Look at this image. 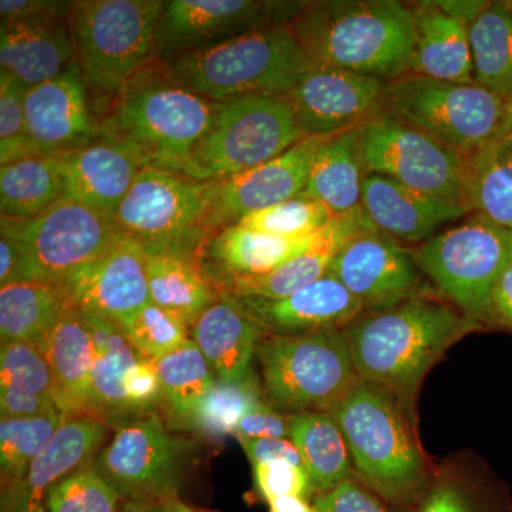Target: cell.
I'll list each match as a JSON object with an SVG mask.
<instances>
[{"instance_id":"obj_17","label":"cell","mask_w":512,"mask_h":512,"mask_svg":"<svg viewBox=\"0 0 512 512\" xmlns=\"http://www.w3.org/2000/svg\"><path fill=\"white\" fill-rule=\"evenodd\" d=\"M386 83L349 70L311 66L286 99L306 137L335 136L362 126L382 110Z\"/></svg>"},{"instance_id":"obj_27","label":"cell","mask_w":512,"mask_h":512,"mask_svg":"<svg viewBox=\"0 0 512 512\" xmlns=\"http://www.w3.org/2000/svg\"><path fill=\"white\" fill-rule=\"evenodd\" d=\"M191 339L215 376L242 377L252 372L259 342L268 335L232 296H221L191 325Z\"/></svg>"},{"instance_id":"obj_32","label":"cell","mask_w":512,"mask_h":512,"mask_svg":"<svg viewBox=\"0 0 512 512\" xmlns=\"http://www.w3.org/2000/svg\"><path fill=\"white\" fill-rule=\"evenodd\" d=\"M414 512H511V507L484 468L464 453L436 464Z\"/></svg>"},{"instance_id":"obj_40","label":"cell","mask_w":512,"mask_h":512,"mask_svg":"<svg viewBox=\"0 0 512 512\" xmlns=\"http://www.w3.org/2000/svg\"><path fill=\"white\" fill-rule=\"evenodd\" d=\"M265 403L264 387L254 370L234 379L215 376L210 390L185 424L204 439L224 440L234 434L245 414Z\"/></svg>"},{"instance_id":"obj_29","label":"cell","mask_w":512,"mask_h":512,"mask_svg":"<svg viewBox=\"0 0 512 512\" xmlns=\"http://www.w3.org/2000/svg\"><path fill=\"white\" fill-rule=\"evenodd\" d=\"M414 50L412 73L444 82L473 83L468 26L434 2L412 6Z\"/></svg>"},{"instance_id":"obj_9","label":"cell","mask_w":512,"mask_h":512,"mask_svg":"<svg viewBox=\"0 0 512 512\" xmlns=\"http://www.w3.org/2000/svg\"><path fill=\"white\" fill-rule=\"evenodd\" d=\"M437 293L480 330L493 328L491 293L512 261V231L480 212L409 248Z\"/></svg>"},{"instance_id":"obj_51","label":"cell","mask_w":512,"mask_h":512,"mask_svg":"<svg viewBox=\"0 0 512 512\" xmlns=\"http://www.w3.org/2000/svg\"><path fill=\"white\" fill-rule=\"evenodd\" d=\"M232 436L239 443L249 440L289 439V416L278 412L269 403L262 404L239 420Z\"/></svg>"},{"instance_id":"obj_42","label":"cell","mask_w":512,"mask_h":512,"mask_svg":"<svg viewBox=\"0 0 512 512\" xmlns=\"http://www.w3.org/2000/svg\"><path fill=\"white\" fill-rule=\"evenodd\" d=\"M64 420L62 412L28 419H0L2 488L12 487L25 477L30 464L45 450Z\"/></svg>"},{"instance_id":"obj_18","label":"cell","mask_w":512,"mask_h":512,"mask_svg":"<svg viewBox=\"0 0 512 512\" xmlns=\"http://www.w3.org/2000/svg\"><path fill=\"white\" fill-rule=\"evenodd\" d=\"M25 114L33 150L42 156H66L99 137L100 119L77 63L62 76L29 89Z\"/></svg>"},{"instance_id":"obj_28","label":"cell","mask_w":512,"mask_h":512,"mask_svg":"<svg viewBox=\"0 0 512 512\" xmlns=\"http://www.w3.org/2000/svg\"><path fill=\"white\" fill-rule=\"evenodd\" d=\"M56 382V403L64 417L90 416L94 349L82 311L69 306L40 345Z\"/></svg>"},{"instance_id":"obj_57","label":"cell","mask_w":512,"mask_h":512,"mask_svg":"<svg viewBox=\"0 0 512 512\" xmlns=\"http://www.w3.org/2000/svg\"><path fill=\"white\" fill-rule=\"evenodd\" d=\"M443 12H446L447 15L453 16L464 25L470 26L471 23L476 22L478 16L487 9V6L490 5V2H473V0H448V2H434Z\"/></svg>"},{"instance_id":"obj_31","label":"cell","mask_w":512,"mask_h":512,"mask_svg":"<svg viewBox=\"0 0 512 512\" xmlns=\"http://www.w3.org/2000/svg\"><path fill=\"white\" fill-rule=\"evenodd\" d=\"M82 313L92 335L94 349L90 416L104 421L107 426L111 421L121 420V424L126 423L124 417L130 414L127 410L124 379L140 356L128 342L119 323L99 313Z\"/></svg>"},{"instance_id":"obj_53","label":"cell","mask_w":512,"mask_h":512,"mask_svg":"<svg viewBox=\"0 0 512 512\" xmlns=\"http://www.w3.org/2000/svg\"><path fill=\"white\" fill-rule=\"evenodd\" d=\"M70 8H72V2H59V0H2L0 20L6 23L60 18V16L69 15Z\"/></svg>"},{"instance_id":"obj_21","label":"cell","mask_w":512,"mask_h":512,"mask_svg":"<svg viewBox=\"0 0 512 512\" xmlns=\"http://www.w3.org/2000/svg\"><path fill=\"white\" fill-rule=\"evenodd\" d=\"M60 165L63 200L79 202L111 218L138 174L148 167L136 148L100 134L89 146L60 156Z\"/></svg>"},{"instance_id":"obj_47","label":"cell","mask_w":512,"mask_h":512,"mask_svg":"<svg viewBox=\"0 0 512 512\" xmlns=\"http://www.w3.org/2000/svg\"><path fill=\"white\" fill-rule=\"evenodd\" d=\"M26 89L9 74L0 72V164L35 156L26 124Z\"/></svg>"},{"instance_id":"obj_22","label":"cell","mask_w":512,"mask_h":512,"mask_svg":"<svg viewBox=\"0 0 512 512\" xmlns=\"http://www.w3.org/2000/svg\"><path fill=\"white\" fill-rule=\"evenodd\" d=\"M107 431L109 426L96 417H67L25 477L2 488V512H47L49 488L90 461L103 446Z\"/></svg>"},{"instance_id":"obj_33","label":"cell","mask_w":512,"mask_h":512,"mask_svg":"<svg viewBox=\"0 0 512 512\" xmlns=\"http://www.w3.org/2000/svg\"><path fill=\"white\" fill-rule=\"evenodd\" d=\"M366 171L357 128L326 138L313 160L302 194L322 202L333 215L362 207Z\"/></svg>"},{"instance_id":"obj_23","label":"cell","mask_w":512,"mask_h":512,"mask_svg":"<svg viewBox=\"0 0 512 512\" xmlns=\"http://www.w3.org/2000/svg\"><path fill=\"white\" fill-rule=\"evenodd\" d=\"M235 299L266 332L275 335L345 329L365 312L355 296L332 274L284 298Z\"/></svg>"},{"instance_id":"obj_58","label":"cell","mask_w":512,"mask_h":512,"mask_svg":"<svg viewBox=\"0 0 512 512\" xmlns=\"http://www.w3.org/2000/svg\"><path fill=\"white\" fill-rule=\"evenodd\" d=\"M268 505L269 512H319L313 501L303 497H282Z\"/></svg>"},{"instance_id":"obj_5","label":"cell","mask_w":512,"mask_h":512,"mask_svg":"<svg viewBox=\"0 0 512 512\" xmlns=\"http://www.w3.org/2000/svg\"><path fill=\"white\" fill-rule=\"evenodd\" d=\"M161 62L191 92L221 103L286 96L312 66L286 25L252 30Z\"/></svg>"},{"instance_id":"obj_25","label":"cell","mask_w":512,"mask_h":512,"mask_svg":"<svg viewBox=\"0 0 512 512\" xmlns=\"http://www.w3.org/2000/svg\"><path fill=\"white\" fill-rule=\"evenodd\" d=\"M76 63L67 16L6 22L0 26L2 72L26 89L66 73Z\"/></svg>"},{"instance_id":"obj_54","label":"cell","mask_w":512,"mask_h":512,"mask_svg":"<svg viewBox=\"0 0 512 512\" xmlns=\"http://www.w3.org/2000/svg\"><path fill=\"white\" fill-rule=\"evenodd\" d=\"M245 456L252 466L271 461H285V463L302 466L301 454L291 439H265L241 441Z\"/></svg>"},{"instance_id":"obj_63","label":"cell","mask_w":512,"mask_h":512,"mask_svg":"<svg viewBox=\"0 0 512 512\" xmlns=\"http://www.w3.org/2000/svg\"><path fill=\"white\" fill-rule=\"evenodd\" d=\"M161 512V511H160Z\"/></svg>"},{"instance_id":"obj_30","label":"cell","mask_w":512,"mask_h":512,"mask_svg":"<svg viewBox=\"0 0 512 512\" xmlns=\"http://www.w3.org/2000/svg\"><path fill=\"white\" fill-rule=\"evenodd\" d=\"M313 237L315 235L303 239L275 237L238 224L220 229L208 239L201 252L217 266L212 289L215 291L234 279L271 274L305 251Z\"/></svg>"},{"instance_id":"obj_37","label":"cell","mask_w":512,"mask_h":512,"mask_svg":"<svg viewBox=\"0 0 512 512\" xmlns=\"http://www.w3.org/2000/svg\"><path fill=\"white\" fill-rule=\"evenodd\" d=\"M147 281L150 302L174 313L190 328L218 299L198 262L181 256L148 255Z\"/></svg>"},{"instance_id":"obj_60","label":"cell","mask_w":512,"mask_h":512,"mask_svg":"<svg viewBox=\"0 0 512 512\" xmlns=\"http://www.w3.org/2000/svg\"><path fill=\"white\" fill-rule=\"evenodd\" d=\"M161 512H205L195 510L190 505L183 503L180 498L174 497L160 504Z\"/></svg>"},{"instance_id":"obj_8","label":"cell","mask_w":512,"mask_h":512,"mask_svg":"<svg viewBox=\"0 0 512 512\" xmlns=\"http://www.w3.org/2000/svg\"><path fill=\"white\" fill-rule=\"evenodd\" d=\"M255 357L266 402L288 416L332 412L360 382L345 329L268 333Z\"/></svg>"},{"instance_id":"obj_45","label":"cell","mask_w":512,"mask_h":512,"mask_svg":"<svg viewBox=\"0 0 512 512\" xmlns=\"http://www.w3.org/2000/svg\"><path fill=\"white\" fill-rule=\"evenodd\" d=\"M121 328L137 355L151 362L181 348L191 339L190 326L183 319L153 302L147 303Z\"/></svg>"},{"instance_id":"obj_6","label":"cell","mask_w":512,"mask_h":512,"mask_svg":"<svg viewBox=\"0 0 512 512\" xmlns=\"http://www.w3.org/2000/svg\"><path fill=\"white\" fill-rule=\"evenodd\" d=\"M164 0H76L67 20L76 63L92 96L116 99L127 83L158 60Z\"/></svg>"},{"instance_id":"obj_43","label":"cell","mask_w":512,"mask_h":512,"mask_svg":"<svg viewBox=\"0 0 512 512\" xmlns=\"http://www.w3.org/2000/svg\"><path fill=\"white\" fill-rule=\"evenodd\" d=\"M83 464L46 494L47 512H117L126 500L96 464Z\"/></svg>"},{"instance_id":"obj_24","label":"cell","mask_w":512,"mask_h":512,"mask_svg":"<svg viewBox=\"0 0 512 512\" xmlns=\"http://www.w3.org/2000/svg\"><path fill=\"white\" fill-rule=\"evenodd\" d=\"M362 208L373 227L396 241L423 244L447 222L471 214L463 205L436 200L410 190L392 178L367 174Z\"/></svg>"},{"instance_id":"obj_59","label":"cell","mask_w":512,"mask_h":512,"mask_svg":"<svg viewBox=\"0 0 512 512\" xmlns=\"http://www.w3.org/2000/svg\"><path fill=\"white\" fill-rule=\"evenodd\" d=\"M160 504L148 500H138V498H126L117 512H160Z\"/></svg>"},{"instance_id":"obj_1","label":"cell","mask_w":512,"mask_h":512,"mask_svg":"<svg viewBox=\"0 0 512 512\" xmlns=\"http://www.w3.org/2000/svg\"><path fill=\"white\" fill-rule=\"evenodd\" d=\"M480 330L439 293L363 312L345 328L357 375L417 414L424 377L454 343Z\"/></svg>"},{"instance_id":"obj_3","label":"cell","mask_w":512,"mask_h":512,"mask_svg":"<svg viewBox=\"0 0 512 512\" xmlns=\"http://www.w3.org/2000/svg\"><path fill=\"white\" fill-rule=\"evenodd\" d=\"M330 413L348 443L355 476L393 507L414 512L436 468L421 447L417 414L363 380Z\"/></svg>"},{"instance_id":"obj_39","label":"cell","mask_w":512,"mask_h":512,"mask_svg":"<svg viewBox=\"0 0 512 512\" xmlns=\"http://www.w3.org/2000/svg\"><path fill=\"white\" fill-rule=\"evenodd\" d=\"M474 82L498 96L512 94V9L507 2H490L468 26Z\"/></svg>"},{"instance_id":"obj_12","label":"cell","mask_w":512,"mask_h":512,"mask_svg":"<svg viewBox=\"0 0 512 512\" xmlns=\"http://www.w3.org/2000/svg\"><path fill=\"white\" fill-rule=\"evenodd\" d=\"M357 134L366 175L392 178L427 197L470 210L466 156L382 110L357 127Z\"/></svg>"},{"instance_id":"obj_44","label":"cell","mask_w":512,"mask_h":512,"mask_svg":"<svg viewBox=\"0 0 512 512\" xmlns=\"http://www.w3.org/2000/svg\"><path fill=\"white\" fill-rule=\"evenodd\" d=\"M333 217L335 215L322 202L299 194L291 200L245 215L237 224L275 237L303 239L315 235Z\"/></svg>"},{"instance_id":"obj_4","label":"cell","mask_w":512,"mask_h":512,"mask_svg":"<svg viewBox=\"0 0 512 512\" xmlns=\"http://www.w3.org/2000/svg\"><path fill=\"white\" fill-rule=\"evenodd\" d=\"M222 104L191 92L156 60L104 109L99 134L136 148L148 167L180 174Z\"/></svg>"},{"instance_id":"obj_49","label":"cell","mask_w":512,"mask_h":512,"mask_svg":"<svg viewBox=\"0 0 512 512\" xmlns=\"http://www.w3.org/2000/svg\"><path fill=\"white\" fill-rule=\"evenodd\" d=\"M319 512H404L384 501L356 476L313 498Z\"/></svg>"},{"instance_id":"obj_55","label":"cell","mask_w":512,"mask_h":512,"mask_svg":"<svg viewBox=\"0 0 512 512\" xmlns=\"http://www.w3.org/2000/svg\"><path fill=\"white\" fill-rule=\"evenodd\" d=\"M22 281H28L22 251L8 229L0 227V286Z\"/></svg>"},{"instance_id":"obj_15","label":"cell","mask_w":512,"mask_h":512,"mask_svg":"<svg viewBox=\"0 0 512 512\" xmlns=\"http://www.w3.org/2000/svg\"><path fill=\"white\" fill-rule=\"evenodd\" d=\"M305 3L170 0L158 25V60L215 46L252 30L288 25Z\"/></svg>"},{"instance_id":"obj_14","label":"cell","mask_w":512,"mask_h":512,"mask_svg":"<svg viewBox=\"0 0 512 512\" xmlns=\"http://www.w3.org/2000/svg\"><path fill=\"white\" fill-rule=\"evenodd\" d=\"M183 464V448L163 420L144 414L120 424L96 466L124 498L161 504L177 497Z\"/></svg>"},{"instance_id":"obj_2","label":"cell","mask_w":512,"mask_h":512,"mask_svg":"<svg viewBox=\"0 0 512 512\" xmlns=\"http://www.w3.org/2000/svg\"><path fill=\"white\" fill-rule=\"evenodd\" d=\"M286 26L312 66L349 70L384 82L412 73L414 15L406 3L306 2Z\"/></svg>"},{"instance_id":"obj_62","label":"cell","mask_w":512,"mask_h":512,"mask_svg":"<svg viewBox=\"0 0 512 512\" xmlns=\"http://www.w3.org/2000/svg\"><path fill=\"white\" fill-rule=\"evenodd\" d=\"M507 5L510 6V8L512 9V0H510V2H507Z\"/></svg>"},{"instance_id":"obj_26","label":"cell","mask_w":512,"mask_h":512,"mask_svg":"<svg viewBox=\"0 0 512 512\" xmlns=\"http://www.w3.org/2000/svg\"><path fill=\"white\" fill-rule=\"evenodd\" d=\"M372 224L362 207L335 215L322 229L316 232L311 245L301 254L293 256L271 274L239 278L221 285L222 296L232 298L279 299L298 291L303 286L318 281L329 274L336 255L360 229Z\"/></svg>"},{"instance_id":"obj_20","label":"cell","mask_w":512,"mask_h":512,"mask_svg":"<svg viewBox=\"0 0 512 512\" xmlns=\"http://www.w3.org/2000/svg\"><path fill=\"white\" fill-rule=\"evenodd\" d=\"M328 137H305L281 156L228 180L218 181L212 207L215 231L237 224L252 212L302 194L316 153Z\"/></svg>"},{"instance_id":"obj_41","label":"cell","mask_w":512,"mask_h":512,"mask_svg":"<svg viewBox=\"0 0 512 512\" xmlns=\"http://www.w3.org/2000/svg\"><path fill=\"white\" fill-rule=\"evenodd\" d=\"M153 363L168 409L174 419L187 423L214 382L210 363L192 339Z\"/></svg>"},{"instance_id":"obj_48","label":"cell","mask_w":512,"mask_h":512,"mask_svg":"<svg viewBox=\"0 0 512 512\" xmlns=\"http://www.w3.org/2000/svg\"><path fill=\"white\" fill-rule=\"evenodd\" d=\"M252 471L256 491L268 504L282 497H303L312 501L315 498L311 478L303 466L271 461L255 464Z\"/></svg>"},{"instance_id":"obj_52","label":"cell","mask_w":512,"mask_h":512,"mask_svg":"<svg viewBox=\"0 0 512 512\" xmlns=\"http://www.w3.org/2000/svg\"><path fill=\"white\" fill-rule=\"evenodd\" d=\"M60 412L52 397L20 392L15 389H0V416L2 419H28Z\"/></svg>"},{"instance_id":"obj_11","label":"cell","mask_w":512,"mask_h":512,"mask_svg":"<svg viewBox=\"0 0 512 512\" xmlns=\"http://www.w3.org/2000/svg\"><path fill=\"white\" fill-rule=\"evenodd\" d=\"M505 100L476 82L409 73L386 83L382 111L470 157L501 133Z\"/></svg>"},{"instance_id":"obj_56","label":"cell","mask_w":512,"mask_h":512,"mask_svg":"<svg viewBox=\"0 0 512 512\" xmlns=\"http://www.w3.org/2000/svg\"><path fill=\"white\" fill-rule=\"evenodd\" d=\"M493 328L505 329L512 335V261L505 266L491 293Z\"/></svg>"},{"instance_id":"obj_35","label":"cell","mask_w":512,"mask_h":512,"mask_svg":"<svg viewBox=\"0 0 512 512\" xmlns=\"http://www.w3.org/2000/svg\"><path fill=\"white\" fill-rule=\"evenodd\" d=\"M70 302L59 284L22 281L0 286V340L42 345Z\"/></svg>"},{"instance_id":"obj_7","label":"cell","mask_w":512,"mask_h":512,"mask_svg":"<svg viewBox=\"0 0 512 512\" xmlns=\"http://www.w3.org/2000/svg\"><path fill=\"white\" fill-rule=\"evenodd\" d=\"M218 181H200L147 167L138 174L113 220L123 237L148 255H175L198 262L215 234L212 207Z\"/></svg>"},{"instance_id":"obj_61","label":"cell","mask_w":512,"mask_h":512,"mask_svg":"<svg viewBox=\"0 0 512 512\" xmlns=\"http://www.w3.org/2000/svg\"><path fill=\"white\" fill-rule=\"evenodd\" d=\"M501 133L512 136V94L507 100H505L504 121Z\"/></svg>"},{"instance_id":"obj_19","label":"cell","mask_w":512,"mask_h":512,"mask_svg":"<svg viewBox=\"0 0 512 512\" xmlns=\"http://www.w3.org/2000/svg\"><path fill=\"white\" fill-rule=\"evenodd\" d=\"M148 254L137 242L121 237L104 254L63 282L70 305L106 316L123 326L150 303Z\"/></svg>"},{"instance_id":"obj_13","label":"cell","mask_w":512,"mask_h":512,"mask_svg":"<svg viewBox=\"0 0 512 512\" xmlns=\"http://www.w3.org/2000/svg\"><path fill=\"white\" fill-rule=\"evenodd\" d=\"M0 227L18 242L28 281L59 285L121 237L111 217L69 200L57 202L32 220L2 217Z\"/></svg>"},{"instance_id":"obj_38","label":"cell","mask_w":512,"mask_h":512,"mask_svg":"<svg viewBox=\"0 0 512 512\" xmlns=\"http://www.w3.org/2000/svg\"><path fill=\"white\" fill-rule=\"evenodd\" d=\"M467 161L471 212L512 231V136L498 134Z\"/></svg>"},{"instance_id":"obj_36","label":"cell","mask_w":512,"mask_h":512,"mask_svg":"<svg viewBox=\"0 0 512 512\" xmlns=\"http://www.w3.org/2000/svg\"><path fill=\"white\" fill-rule=\"evenodd\" d=\"M64 197L62 165L57 156L20 158L0 167V211L9 220H32Z\"/></svg>"},{"instance_id":"obj_46","label":"cell","mask_w":512,"mask_h":512,"mask_svg":"<svg viewBox=\"0 0 512 512\" xmlns=\"http://www.w3.org/2000/svg\"><path fill=\"white\" fill-rule=\"evenodd\" d=\"M0 389L42 394L56 402V382L52 367L36 343H3L0 350Z\"/></svg>"},{"instance_id":"obj_10","label":"cell","mask_w":512,"mask_h":512,"mask_svg":"<svg viewBox=\"0 0 512 512\" xmlns=\"http://www.w3.org/2000/svg\"><path fill=\"white\" fill-rule=\"evenodd\" d=\"M305 137L286 96L224 101L180 174L200 181L228 180L281 156Z\"/></svg>"},{"instance_id":"obj_16","label":"cell","mask_w":512,"mask_h":512,"mask_svg":"<svg viewBox=\"0 0 512 512\" xmlns=\"http://www.w3.org/2000/svg\"><path fill=\"white\" fill-rule=\"evenodd\" d=\"M329 274L345 285L365 312L382 311L430 293L429 279L420 271L410 249L400 247L399 241L373 224L346 241Z\"/></svg>"},{"instance_id":"obj_50","label":"cell","mask_w":512,"mask_h":512,"mask_svg":"<svg viewBox=\"0 0 512 512\" xmlns=\"http://www.w3.org/2000/svg\"><path fill=\"white\" fill-rule=\"evenodd\" d=\"M124 392H126L128 414L131 417L137 414L144 416L163 399L160 377L151 360L140 357L136 365L128 370L124 379Z\"/></svg>"},{"instance_id":"obj_34","label":"cell","mask_w":512,"mask_h":512,"mask_svg":"<svg viewBox=\"0 0 512 512\" xmlns=\"http://www.w3.org/2000/svg\"><path fill=\"white\" fill-rule=\"evenodd\" d=\"M289 426V439L301 454L302 466L311 478L315 497L355 476L348 443L332 413L292 414Z\"/></svg>"}]
</instances>
